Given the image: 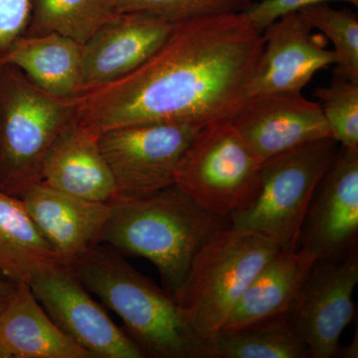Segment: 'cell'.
Segmentation results:
<instances>
[{
	"label": "cell",
	"instance_id": "f546056e",
	"mask_svg": "<svg viewBox=\"0 0 358 358\" xmlns=\"http://www.w3.org/2000/svg\"><path fill=\"white\" fill-rule=\"evenodd\" d=\"M1 54H2L1 52H0V67H1L2 65H3L1 63Z\"/></svg>",
	"mask_w": 358,
	"mask_h": 358
},
{
	"label": "cell",
	"instance_id": "277c9868",
	"mask_svg": "<svg viewBox=\"0 0 358 358\" xmlns=\"http://www.w3.org/2000/svg\"><path fill=\"white\" fill-rule=\"evenodd\" d=\"M280 250L268 238L231 225L199 250L174 300L202 338L210 341L222 329L250 282Z\"/></svg>",
	"mask_w": 358,
	"mask_h": 358
},
{
	"label": "cell",
	"instance_id": "2e32d148",
	"mask_svg": "<svg viewBox=\"0 0 358 358\" xmlns=\"http://www.w3.org/2000/svg\"><path fill=\"white\" fill-rule=\"evenodd\" d=\"M41 181L92 201L110 204L119 196L114 176L99 145V136L75 119L47 150Z\"/></svg>",
	"mask_w": 358,
	"mask_h": 358
},
{
	"label": "cell",
	"instance_id": "f1b7e54d",
	"mask_svg": "<svg viewBox=\"0 0 358 358\" xmlns=\"http://www.w3.org/2000/svg\"><path fill=\"white\" fill-rule=\"evenodd\" d=\"M6 301H7V298L6 299H0V310H1L2 308H3L4 305H6Z\"/></svg>",
	"mask_w": 358,
	"mask_h": 358
},
{
	"label": "cell",
	"instance_id": "d4e9b609",
	"mask_svg": "<svg viewBox=\"0 0 358 358\" xmlns=\"http://www.w3.org/2000/svg\"><path fill=\"white\" fill-rule=\"evenodd\" d=\"M253 0H117V13L145 11L171 22L244 13Z\"/></svg>",
	"mask_w": 358,
	"mask_h": 358
},
{
	"label": "cell",
	"instance_id": "ffe728a7",
	"mask_svg": "<svg viewBox=\"0 0 358 358\" xmlns=\"http://www.w3.org/2000/svg\"><path fill=\"white\" fill-rule=\"evenodd\" d=\"M61 265L22 201L0 192V275L15 284L29 285L37 275Z\"/></svg>",
	"mask_w": 358,
	"mask_h": 358
},
{
	"label": "cell",
	"instance_id": "8fae6325",
	"mask_svg": "<svg viewBox=\"0 0 358 358\" xmlns=\"http://www.w3.org/2000/svg\"><path fill=\"white\" fill-rule=\"evenodd\" d=\"M358 148H339L313 193L299 248L317 260H338L357 251Z\"/></svg>",
	"mask_w": 358,
	"mask_h": 358
},
{
	"label": "cell",
	"instance_id": "9c48e42d",
	"mask_svg": "<svg viewBox=\"0 0 358 358\" xmlns=\"http://www.w3.org/2000/svg\"><path fill=\"white\" fill-rule=\"evenodd\" d=\"M358 252L338 260H317L288 313L289 326L310 358L338 357L341 334L355 315Z\"/></svg>",
	"mask_w": 358,
	"mask_h": 358
},
{
	"label": "cell",
	"instance_id": "484cf974",
	"mask_svg": "<svg viewBox=\"0 0 358 358\" xmlns=\"http://www.w3.org/2000/svg\"><path fill=\"white\" fill-rule=\"evenodd\" d=\"M346 2L358 6V0H261L253 2L244 14L257 29L263 31L267 26L287 14L299 13L313 4Z\"/></svg>",
	"mask_w": 358,
	"mask_h": 358
},
{
	"label": "cell",
	"instance_id": "5b68a950",
	"mask_svg": "<svg viewBox=\"0 0 358 358\" xmlns=\"http://www.w3.org/2000/svg\"><path fill=\"white\" fill-rule=\"evenodd\" d=\"M74 120L73 99L38 88L13 65L0 67V192L20 197L41 181L47 150Z\"/></svg>",
	"mask_w": 358,
	"mask_h": 358
},
{
	"label": "cell",
	"instance_id": "6da1fadb",
	"mask_svg": "<svg viewBox=\"0 0 358 358\" xmlns=\"http://www.w3.org/2000/svg\"><path fill=\"white\" fill-rule=\"evenodd\" d=\"M263 47V32L244 13L178 21L133 72L73 98L75 121L98 136L148 122L232 121Z\"/></svg>",
	"mask_w": 358,
	"mask_h": 358
},
{
	"label": "cell",
	"instance_id": "83f0119b",
	"mask_svg": "<svg viewBox=\"0 0 358 358\" xmlns=\"http://www.w3.org/2000/svg\"><path fill=\"white\" fill-rule=\"evenodd\" d=\"M15 282L9 281L3 275H0V299L8 298L9 294L13 293Z\"/></svg>",
	"mask_w": 358,
	"mask_h": 358
},
{
	"label": "cell",
	"instance_id": "52a82bcc",
	"mask_svg": "<svg viewBox=\"0 0 358 358\" xmlns=\"http://www.w3.org/2000/svg\"><path fill=\"white\" fill-rule=\"evenodd\" d=\"M261 166L232 122H215L193 136L179 162L174 185L209 213L230 219L255 201Z\"/></svg>",
	"mask_w": 358,
	"mask_h": 358
},
{
	"label": "cell",
	"instance_id": "9a60e30c",
	"mask_svg": "<svg viewBox=\"0 0 358 358\" xmlns=\"http://www.w3.org/2000/svg\"><path fill=\"white\" fill-rule=\"evenodd\" d=\"M18 199L67 267L98 245L110 215V204L75 196L42 181L28 187Z\"/></svg>",
	"mask_w": 358,
	"mask_h": 358
},
{
	"label": "cell",
	"instance_id": "7c38bea8",
	"mask_svg": "<svg viewBox=\"0 0 358 358\" xmlns=\"http://www.w3.org/2000/svg\"><path fill=\"white\" fill-rule=\"evenodd\" d=\"M231 122L262 164L306 143L331 138L320 103L301 92L250 96Z\"/></svg>",
	"mask_w": 358,
	"mask_h": 358
},
{
	"label": "cell",
	"instance_id": "30bf717a",
	"mask_svg": "<svg viewBox=\"0 0 358 358\" xmlns=\"http://www.w3.org/2000/svg\"><path fill=\"white\" fill-rule=\"evenodd\" d=\"M29 286L56 326L94 357H145L67 266L42 273Z\"/></svg>",
	"mask_w": 358,
	"mask_h": 358
},
{
	"label": "cell",
	"instance_id": "3957f363",
	"mask_svg": "<svg viewBox=\"0 0 358 358\" xmlns=\"http://www.w3.org/2000/svg\"><path fill=\"white\" fill-rule=\"evenodd\" d=\"M90 293L124 322L145 357L208 358L202 338L171 294L159 288L110 246L95 245L69 266Z\"/></svg>",
	"mask_w": 358,
	"mask_h": 358
},
{
	"label": "cell",
	"instance_id": "d6986e66",
	"mask_svg": "<svg viewBox=\"0 0 358 358\" xmlns=\"http://www.w3.org/2000/svg\"><path fill=\"white\" fill-rule=\"evenodd\" d=\"M1 63L18 68L58 98L73 99L83 91V44L57 33L20 35L2 52Z\"/></svg>",
	"mask_w": 358,
	"mask_h": 358
},
{
	"label": "cell",
	"instance_id": "8992f818",
	"mask_svg": "<svg viewBox=\"0 0 358 358\" xmlns=\"http://www.w3.org/2000/svg\"><path fill=\"white\" fill-rule=\"evenodd\" d=\"M338 150V143L326 138L264 162L258 196L248 208L231 216L230 225L258 233L282 251L299 249L313 193Z\"/></svg>",
	"mask_w": 358,
	"mask_h": 358
},
{
	"label": "cell",
	"instance_id": "e0dca14e",
	"mask_svg": "<svg viewBox=\"0 0 358 358\" xmlns=\"http://www.w3.org/2000/svg\"><path fill=\"white\" fill-rule=\"evenodd\" d=\"M0 358H95L45 312L26 282H16L0 310Z\"/></svg>",
	"mask_w": 358,
	"mask_h": 358
},
{
	"label": "cell",
	"instance_id": "ba28073f",
	"mask_svg": "<svg viewBox=\"0 0 358 358\" xmlns=\"http://www.w3.org/2000/svg\"><path fill=\"white\" fill-rule=\"evenodd\" d=\"M200 129L182 122H148L101 134L99 145L119 196H140L174 185L179 162Z\"/></svg>",
	"mask_w": 358,
	"mask_h": 358
},
{
	"label": "cell",
	"instance_id": "5bb4252c",
	"mask_svg": "<svg viewBox=\"0 0 358 358\" xmlns=\"http://www.w3.org/2000/svg\"><path fill=\"white\" fill-rule=\"evenodd\" d=\"M174 22L145 11L117 13L83 44V91L112 83L148 60Z\"/></svg>",
	"mask_w": 358,
	"mask_h": 358
},
{
	"label": "cell",
	"instance_id": "7a4b0ae2",
	"mask_svg": "<svg viewBox=\"0 0 358 358\" xmlns=\"http://www.w3.org/2000/svg\"><path fill=\"white\" fill-rule=\"evenodd\" d=\"M229 225L230 219L209 213L173 185L140 196H117L98 244L150 261L174 298L199 250Z\"/></svg>",
	"mask_w": 358,
	"mask_h": 358
},
{
	"label": "cell",
	"instance_id": "4fadbf2b",
	"mask_svg": "<svg viewBox=\"0 0 358 358\" xmlns=\"http://www.w3.org/2000/svg\"><path fill=\"white\" fill-rule=\"evenodd\" d=\"M262 32V54L250 82L248 98L301 92L317 71L336 63L326 37L315 34L300 13L282 16Z\"/></svg>",
	"mask_w": 358,
	"mask_h": 358
},
{
	"label": "cell",
	"instance_id": "4316f807",
	"mask_svg": "<svg viewBox=\"0 0 358 358\" xmlns=\"http://www.w3.org/2000/svg\"><path fill=\"white\" fill-rule=\"evenodd\" d=\"M30 0H0V52L24 34L29 22Z\"/></svg>",
	"mask_w": 358,
	"mask_h": 358
},
{
	"label": "cell",
	"instance_id": "ac0fdd59",
	"mask_svg": "<svg viewBox=\"0 0 358 358\" xmlns=\"http://www.w3.org/2000/svg\"><path fill=\"white\" fill-rule=\"evenodd\" d=\"M317 260L303 249L280 250L250 282L219 333L288 315Z\"/></svg>",
	"mask_w": 358,
	"mask_h": 358
},
{
	"label": "cell",
	"instance_id": "7402d4cb",
	"mask_svg": "<svg viewBox=\"0 0 358 358\" xmlns=\"http://www.w3.org/2000/svg\"><path fill=\"white\" fill-rule=\"evenodd\" d=\"M117 0H30L24 34L57 33L85 44L117 13Z\"/></svg>",
	"mask_w": 358,
	"mask_h": 358
},
{
	"label": "cell",
	"instance_id": "44dd1931",
	"mask_svg": "<svg viewBox=\"0 0 358 358\" xmlns=\"http://www.w3.org/2000/svg\"><path fill=\"white\" fill-rule=\"evenodd\" d=\"M208 358H310L288 315L224 331L209 341Z\"/></svg>",
	"mask_w": 358,
	"mask_h": 358
},
{
	"label": "cell",
	"instance_id": "cb8c5ba5",
	"mask_svg": "<svg viewBox=\"0 0 358 358\" xmlns=\"http://www.w3.org/2000/svg\"><path fill=\"white\" fill-rule=\"evenodd\" d=\"M334 138L341 148H358V82L334 77L313 91Z\"/></svg>",
	"mask_w": 358,
	"mask_h": 358
},
{
	"label": "cell",
	"instance_id": "603a6c76",
	"mask_svg": "<svg viewBox=\"0 0 358 358\" xmlns=\"http://www.w3.org/2000/svg\"><path fill=\"white\" fill-rule=\"evenodd\" d=\"M334 45V77L358 82V17L352 9L317 3L299 11Z\"/></svg>",
	"mask_w": 358,
	"mask_h": 358
}]
</instances>
